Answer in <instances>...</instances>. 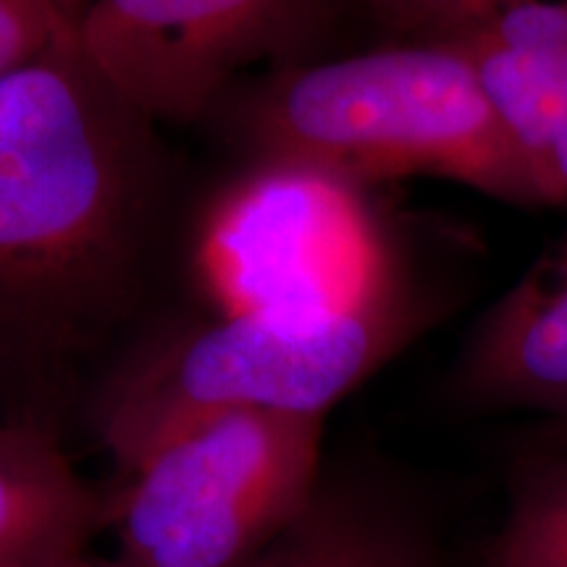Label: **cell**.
Segmentation results:
<instances>
[{"instance_id": "1", "label": "cell", "mask_w": 567, "mask_h": 567, "mask_svg": "<svg viewBox=\"0 0 567 567\" xmlns=\"http://www.w3.org/2000/svg\"><path fill=\"white\" fill-rule=\"evenodd\" d=\"M142 113L71 34L0 80V354L74 337L118 295L147 213Z\"/></svg>"}, {"instance_id": "2", "label": "cell", "mask_w": 567, "mask_h": 567, "mask_svg": "<svg viewBox=\"0 0 567 567\" xmlns=\"http://www.w3.org/2000/svg\"><path fill=\"white\" fill-rule=\"evenodd\" d=\"M264 161H292L363 189L439 176L502 203L544 205L476 63L452 40L392 42L297 66L252 109Z\"/></svg>"}, {"instance_id": "3", "label": "cell", "mask_w": 567, "mask_h": 567, "mask_svg": "<svg viewBox=\"0 0 567 567\" xmlns=\"http://www.w3.org/2000/svg\"><path fill=\"white\" fill-rule=\"evenodd\" d=\"M408 331L405 300L218 316L118 375L101 410L103 439L124 467L155 439L210 413L326 417Z\"/></svg>"}, {"instance_id": "4", "label": "cell", "mask_w": 567, "mask_h": 567, "mask_svg": "<svg viewBox=\"0 0 567 567\" xmlns=\"http://www.w3.org/2000/svg\"><path fill=\"white\" fill-rule=\"evenodd\" d=\"M323 417L229 410L168 431L124 465L105 507L124 567H243L318 494Z\"/></svg>"}, {"instance_id": "5", "label": "cell", "mask_w": 567, "mask_h": 567, "mask_svg": "<svg viewBox=\"0 0 567 567\" xmlns=\"http://www.w3.org/2000/svg\"><path fill=\"white\" fill-rule=\"evenodd\" d=\"M197 271L218 316L402 300L363 189L292 161H264L224 189L203 221Z\"/></svg>"}, {"instance_id": "6", "label": "cell", "mask_w": 567, "mask_h": 567, "mask_svg": "<svg viewBox=\"0 0 567 567\" xmlns=\"http://www.w3.org/2000/svg\"><path fill=\"white\" fill-rule=\"evenodd\" d=\"M316 0H92L80 42L145 118L200 113L229 76L271 51Z\"/></svg>"}, {"instance_id": "7", "label": "cell", "mask_w": 567, "mask_h": 567, "mask_svg": "<svg viewBox=\"0 0 567 567\" xmlns=\"http://www.w3.org/2000/svg\"><path fill=\"white\" fill-rule=\"evenodd\" d=\"M452 42L476 63L544 205L567 208V0H515Z\"/></svg>"}, {"instance_id": "8", "label": "cell", "mask_w": 567, "mask_h": 567, "mask_svg": "<svg viewBox=\"0 0 567 567\" xmlns=\"http://www.w3.org/2000/svg\"><path fill=\"white\" fill-rule=\"evenodd\" d=\"M460 392L481 405L567 415V229L478 323Z\"/></svg>"}, {"instance_id": "9", "label": "cell", "mask_w": 567, "mask_h": 567, "mask_svg": "<svg viewBox=\"0 0 567 567\" xmlns=\"http://www.w3.org/2000/svg\"><path fill=\"white\" fill-rule=\"evenodd\" d=\"M105 505L51 436L0 423V567H66Z\"/></svg>"}, {"instance_id": "10", "label": "cell", "mask_w": 567, "mask_h": 567, "mask_svg": "<svg viewBox=\"0 0 567 567\" xmlns=\"http://www.w3.org/2000/svg\"><path fill=\"white\" fill-rule=\"evenodd\" d=\"M243 567H423L413 544L352 502L316 494L308 509Z\"/></svg>"}, {"instance_id": "11", "label": "cell", "mask_w": 567, "mask_h": 567, "mask_svg": "<svg viewBox=\"0 0 567 567\" xmlns=\"http://www.w3.org/2000/svg\"><path fill=\"white\" fill-rule=\"evenodd\" d=\"M494 567H567V460L530 481L515 502Z\"/></svg>"}, {"instance_id": "12", "label": "cell", "mask_w": 567, "mask_h": 567, "mask_svg": "<svg viewBox=\"0 0 567 567\" xmlns=\"http://www.w3.org/2000/svg\"><path fill=\"white\" fill-rule=\"evenodd\" d=\"M515 0H365L400 42L455 40Z\"/></svg>"}, {"instance_id": "13", "label": "cell", "mask_w": 567, "mask_h": 567, "mask_svg": "<svg viewBox=\"0 0 567 567\" xmlns=\"http://www.w3.org/2000/svg\"><path fill=\"white\" fill-rule=\"evenodd\" d=\"M76 32L61 0H0V80Z\"/></svg>"}, {"instance_id": "14", "label": "cell", "mask_w": 567, "mask_h": 567, "mask_svg": "<svg viewBox=\"0 0 567 567\" xmlns=\"http://www.w3.org/2000/svg\"><path fill=\"white\" fill-rule=\"evenodd\" d=\"M549 434L555 436L559 444H565V446H567V415H563V417H551V429H549Z\"/></svg>"}, {"instance_id": "15", "label": "cell", "mask_w": 567, "mask_h": 567, "mask_svg": "<svg viewBox=\"0 0 567 567\" xmlns=\"http://www.w3.org/2000/svg\"><path fill=\"white\" fill-rule=\"evenodd\" d=\"M66 567H124V565L122 563H116V565H90V563H84V559H76V563H71Z\"/></svg>"}, {"instance_id": "16", "label": "cell", "mask_w": 567, "mask_h": 567, "mask_svg": "<svg viewBox=\"0 0 567 567\" xmlns=\"http://www.w3.org/2000/svg\"><path fill=\"white\" fill-rule=\"evenodd\" d=\"M61 3H63V6H66V9H71V6H74V3H76V0H61Z\"/></svg>"}]
</instances>
